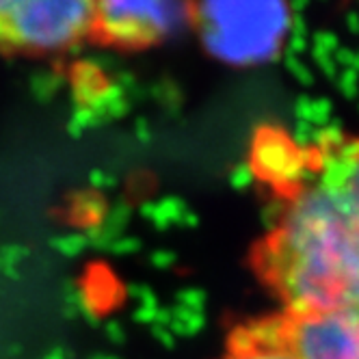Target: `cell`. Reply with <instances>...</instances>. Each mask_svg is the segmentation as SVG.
Instances as JSON below:
<instances>
[{"instance_id": "6da1fadb", "label": "cell", "mask_w": 359, "mask_h": 359, "mask_svg": "<svg viewBox=\"0 0 359 359\" xmlns=\"http://www.w3.org/2000/svg\"><path fill=\"white\" fill-rule=\"evenodd\" d=\"M251 169L275 201L249 264L279 310L359 320V133L297 143L262 128Z\"/></svg>"}, {"instance_id": "7a4b0ae2", "label": "cell", "mask_w": 359, "mask_h": 359, "mask_svg": "<svg viewBox=\"0 0 359 359\" xmlns=\"http://www.w3.org/2000/svg\"><path fill=\"white\" fill-rule=\"evenodd\" d=\"M93 0H0V53L57 57L89 39Z\"/></svg>"}, {"instance_id": "3957f363", "label": "cell", "mask_w": 359, "mask_h": 359, "mask_svg": "<svg viewBox=\"0 0 359 359\" xmlns=\"http://www.w3.org/2000/svg\"><path fill=\"white\" fill-rule=\"evenodd\" d=\"M191 22L189 0H93L89 39L137 53L171 39Z\"/></svg>"}, {"instance_id": "277c9868", "label": "cell", "mask_w": 359, "mask_h": 359, "mask_svg": "<svg viewBox=\"0 0 359 359\" xmlns=\"http://www.w3.org/2000/svg\"><path fill=\"white\" fill-rule=\"evenodd\" d=\"M191 22L215 57L245 63L264 55V0H199Z\"/></svg>"}, {"instance_id": "5b68a950", "label": "cell", "mask_w": 359, "mask_h": 359, "mask_svg": "<svg viewBox=\"0 0 359 359\" xmlns=\"http://www.w3.org/2000/svg\"><path fill=\"white\" fill-rule=\"evenodd\" d=\"M297 359H359V320L333 312L277 310L260 316Z\"/></svg>"}, {"instance_id": "8992f818", "label": "cell", "mask_w": 359, "mask_h": 359, "mask_svg": "<svg viewBox=\"0 0 359 359\" xmlns=\"http://www.w3.org/2000/svg\"><path fill=\"white\" fill-rule=\"evenodd\" d=\"M221 359H297L273 333L262 318L243 323L232 331L227 351Z\"/></svg>"}]
</instances>
